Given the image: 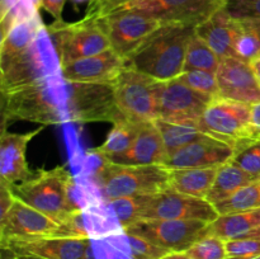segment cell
<instances>
[{
  "mask_svg": "<svg viewBox=\"0 0 260 259\" xmlns=\"http://www.w3.org/2000/svg\"><path fill=\"white\" fill-rule=\"evenodd\" d=\"M2 96V131L10 121L35 122L41 126L70 122V90L61 73Z\"/></svg>",
  "mask_w": 260,
  "mask_h": 259,
  "instance_id": "obj_1",
  "label": "cell"
},
{
  "mask_svg": "<svg viewBox=\"0 0 260 259\" xmlns=\"http://www.w3.org/2000/svg\"><path fill=\"white\" fill-rule=\"evenodd\" d=\"M194 33V25L165 23L127 58V68L157 81L179 78L184 71L188 45Z\"/></svg>",
  "mask_w": 260,
  "mask_h": 259,
  "instance_id": "obj_2",
  "label": "cell"
},
{
  "mask_svg": "<svg viewBox=\"0 0 260 259\" xmlns=\"http://www.w3.org/2000/svg\"><path fill=\"white\" fill-rule=\"evenodd\" d=\"M101 159L95 183L103 202L156 195L170 188V170L164 165H121Z\"/></svg>",
  "mask_w": 260,
  "mask_h": 259,
  "instance_id": "obj_3",
  "label": "cell"
},
{
  "mask_svg": "<svg viewBox=\"0 0 260 259\" xmlns=\"http://www.w3.org/2000/svg\"><path fill=\"white\" fill-rule=\"evenodd\" d=\"M73 180L71 174L63 167L40 169L28 180L13 185L12 192L18 200L61 223L79 210L71 198Z\"/></svg>",
  "mask_w": 260,
  "mask_h": 259,
  "instance_id": "obj_4",
  "label": "cell"
},
{
  "mask_svg": "<svg viewBox=\"0 0 260 259\" xmlns=\"http://www.w3.org/2000/svg\"><path fill=\"white\" fill-rule=\"evenodd\" d=\"M61 73L60 60L47 25L35 42L0 68V91L9 94Z\"/></svg>",
  "mask_w": 260,
  "mask_h": 259,
  "instance_id": "obj_5",
  "label": "cell"
},
{
  "mask_svg": "<svg viewBox=\"0 0 260 259\" xmlns=\"http://www.w3.org/2000/svg\"><path fill=\"white\" fill-rule=\"evenodd\" d=\"M47 29L57 51L61 68L111 48L108 36L96 18L85 15L74 23L55 20L47 25Z\"/></svg>",
  "mask_w": 260,
  "mask_h": 259,
  "instance_id": "obj_6",
  "label": "cell"
},
{
  "mask_svg": "<svg viewBox=\"0 0 260 259\" xmlns=\"http://www.w3.org/2000/svg\"><path fill=\"white\" fill-rule=\"evenodd\" d=\"M202 134L230 145L234 150L244 149L254 142L250 132V106L230 99H213L198 121Z\"/></svg>",
  "mask_w": 260,
  "mask_h": 259,
  "instance_id": "obj_7",
  "label": "cell"
},
{
  "mask_svg": "<svg viewBox=\"0 0 260 259\" xmlns=\"http://www.w3.org/2000/svg\"><path fill=\"white\" fill-rule=\"evenodd\" d=\"M157 83L154 78L126 68L113 83L117 108L127 121L154 122L157 112Z\"/></svg>",
  "mask_w": 260,
  "mask_h": 259,
  "instance_id": "obj_8",
  "label": "cell"
},
{
  "mask_svg": "<svg viewBox=\"0 0 260 259\" xmlns=\"http://www.w3.org/2000/svg\"><path fill=\"white\" fill-rule=\"evenodd\" d=\"M222 5L223 0H128L107 15L117 12H135L155 18L164 24L180 23L197 27Z\"/></svg>",
  "mask_w": 260,
  "mask_h": 259,
  "instance_id": "obj_9",
  "label": "cell"
},
{
  "mask_svg": "<svg viewBox=\"0 0 260 259\" xmlns=\"http://www.w3.org/2000/svg\"><path fill=\"white\" fill-rule=\"evenodd\" d=\"M208 226L210 222L200 220H142L123 231L142 236L170 253H184L208 233Z\"/></svg>",
  "mask_w": 260,
  "mask_h": 259,
  "instance_id": "obj_10",
  "label": "cell"
},
{
  "mask_svg": "<svg viewBox=\"0 0 260 259\" xmlns=\"http://www.w3.org/2000/svg\"><path fill=\"white\" fill-rule=\"evenodd\" d=\"M70 90V122H114L122 119L114 99L113 84L74 83Z\"/></svg>",
  "mask_w": 260,
  "mask_h": 259,
  "instance_id": "obj_11",
  "label": "cell"
},
{
  "mask_svg": "<svg viewBox=\"0 0 260 259\" xmlns=\"http://www.w3.org/2000/svg\"><path fill=\"white\" fill-rule=\"evenodd\" d=\"M98 20L108 36L112 50L126 61L155 30L164 24L155 18L135 12L112 13Z\"/></svg>",
  "mask_w": 260,
  "mask_h": 259,
  "instance_id": "obj_12",
  "label": "cell"
},
{
  "mask_svg": "<svg viewBox=\"0 0 260 259\" xmlns=\"http://www.w3.org/2000/svg\"><path fill=\"white\" fill-rule=\"evenodd\" d=\"M215 206L205 198L183 195L168 188L152 196L141 220H200L213 222L218 217Z\"/></svg>",
  "mask_w": 260,
  "mask_h": 259,
  "instance_id": "obj_13",
  "label": "cell"
},
{
  "mask_svg": "<svg viewBox=\"0 0 260 259\" xmlns=\"http://www.w3.org/2000/svg\"><path fill=\"white\" fill-rule=\"evenodd\" d=\"M212 101L179 78L157 83V112L161 119L198 122Z\"/></svg>",
  "mask_w": 260,
  "mask_h": 259,
  "instance_id": "obj_14",
  "label": "cell"
},
{
  "mask_svg": "<svg viewBox=\"0 0 260 259\" xmlns=\"http://www.w3.org/2000/svg\"><path fill=\"white\" fill-rule=\"evenodd\" d=\"M19 256H36L41 259H96L93 239L47 238L17 239L2 243Z\"/></svg>",
  "mask_w": 260,
  "mask_h": 259,
  "instance_id": "obj_15",
  "label": "cell"
},
{
  "mask_svg": "<svg viewBox=\"0 0 260 259\" xmlns=\"http://www.w3.org/2000/svg\"><path fill=\"white\" fill-rule=\"evenodd\" d=\"M60 223L15 197L9 212L0 220V243L17 239L56 236Z\"/></svg>",
  "mask_w": 260,
  "mask_h": 259,
  "instance_id": "obj_16",
  "label": "cell"
},
{
  "mask_svg": "<svg viewBox=\"0 0 260 259\" xmlns=\"http://www.w3.org/2000/svg\"><path fill=\"white\" fill-rule=\"evenodd\" d=\"M216 76L220 88V98L241 102L249 106L260 102V83L251 62L235 56L223 58Z\"/></svg>",
  "mask_w": 260,
  "mask_h": 259,
  "instance_id": "obj_17",
  "label": "cell"
},
{
  "mask_svg": "<svg viewBox=\"0 0 260 259\" xmlns=\"http://www.w3.org/2000/svg\"><path fill=\"white\" fill-rule=\"evenodd\" d=\"M234 155L235 150L230 145L205 135L196 141L169 152L164 167L168 169L220 167L230 161Z\"/></svg>",
  "mask_w": 260,
  "mask_h": 259,
  "instance_id": "obj_18",
  "label": "cell"
},
{
  "mask_svg": "<svg viewBox=\"0 0 260 259\" xmlns=\"http://www.w3.org/2000/svg\"><path fill=\"white\" fill-rule=\"evenodd\" d=\"M41 126L25 134L2 131L0 136V184L12 188L18 182L23 183L33 175L25 157L28 144L41 134Z\"/></svg>",
  "mask_w": 260,
  "mask_h": 259,
  "instance_id": "obj_19",
  "label": "cell"
},
{
  "mask_svg": "<svg viewBox=\"0 0 260 259\" xmlns=\"http://www.w3.org/2000/svg\"><path fill=\"white\" fill-rule=\"evenodd\" d=\"M127 68L126 60L112 48L98 55L79 58L61 68L63 79L74 83L113 84Z\"/></svg>",
  "mask_w": 260,
  "mask_h": 259,
  "instance_id": "obj_20",
  "label": "cell"
},
{
  "mask_svg": "<svg viewBox=\"0 0 260 259\" xmlns=\"http://www.w3.org/2000/svg\"><path fill=\"white\" fill-rule=\"evenodd\" d=\"M168 155L169 152L164 140L154 122H145L140 123L131 149L112 163L121 165H164Z\"/></svg>",
  "mask_w": 260,
  "mask_h": 259,
  "instance_id": "obj_21",
  "label": "cell"
},
{
  "mask_svg": "<svg viewBox=\"0 0 260 259\" xmlns=\"http://www.w3.org/2000/svg\"><path fill=\"white\" fill-rule=\"evenodd\" d=\"M239 20L234 19L221 7L208 19L196 27V33L223 60L235 56L234 45L239 35Z\"/></svg>",
  "mask_w": 260,
  "mask_h": 259,
  "instance_id": "obj_22",
  "label": "cell"
},
{
  "mask_svg": "<svg viewBox=\"0 0 260 259\" xmlns=\"http://www.w3.org/2000/svg\"><path fill=\"white\" fill-rule=\"evenodd\" d=\"M43 27L45 24L38 12L32 17L17 20L3 30L0 42V68L27 50L35 42Z\"/></svg>",
  "mask_w": 260,
  "mask_h": 259,
  "instance_id": "obj_23",
  "label": "cell"
},
{
  "mask_svg": "<svg viewBox=\"0 0 260 259\" xmlns=\"http://www.w3.org/2000/svg\"><path fill=\"white\" fill-rule=\"evenodd\" d=\"M218 167L190 168V169H169L170 188L183 195L197 198H207Z\"/></svg>",
  "mask_w": 260,
  "mask_h": 259,
  "instance_id": "obj_24",
  "label": "cell"
},
{
  "mask_svg": "<svg viewBox=\"0 0 260 259\" xmlns=\"http://www.w3.org/2000/svg\"><path fill=\"white\" fill-rule=\"evenodd\" d=\"M260 226V208L245 212L220 215L208 226V233L222 240H234L248 236Z\"/></svg>",
  "mask_w": 260,
  "mask_h": 259,
  "instance_id": "obj_25",
  "label": "cell"
},
{
  "mask_svg": "<svg viewBox=\"0 0 260 259\" xmlns=\"http://www.w3.org/2000/svg\"><path fill=\"white\" fill-rule=\"evenodd\" d=\"M254 180L258 179L251 177L245 170H243L230 160V161L218 167L215 182H213L212 188H211L206 200L211 205L215 206L222 201L228 200L236 190L240 189L244 185L249 184V183L254 182Z\"/></svg>",
  "mask_w": 260,
  "mask_h": 259,
  "instance_id": "obj_26",
  "label": "cell"
},
{
  "mask_svg": "<svg viewBox=\"0 0 260 259\" xmlns=\"http://www.w3.org/2000/svg\"><path fill=\"white\" fill-rule=\"evenodd\" d=\"M139 126L140 123H135L124 118L114 122L106 141L91 152L103 159L113 161L114 159L124 155L131 149L136 139Z\"/></svg>",
  "mask_w": 260,
  "mask_h": 259,
  "instance_id": "obj_27",
  "label": "cell"
},
{
  "mask_svg": "<svg viewBox=\"0 0 260 259\" xmlns=\"http://www.w3.org/2000/svg\"><path fill=\"white\" fill-rule=\"evenodd\" d=\"M154 123L164 140L168 152L174 151L205 136L198 126V122L194 121H167L157 118Z\"/></svg>",
  "mask_w": 260,
  "mask_h": 259,
  "instance_id": "obj_28",
  "label": "cell"
},
{
  "mask_svg": "<svg viewBox=\"0 0 260 259\" xmlns=\"http://www.w3.org/2000/svg\"><path fill=\"white\" fill-rule=\"evenodd\" d=\"M215 208L218 215H230L260 208V179L241 187L228 200L215 205Z\"/></svg>",
  "mask_w": 260,
  "mask_h": 259,
  "instance_id": "obj_29",
  "label": "cell"
},
{
  "mask_svg": "<svg viewBox=\"0 0 260 259\" xmlns=\"http://www.w3.org/2000/svg\"><path fill=\"white\" fill-rule=\"evenodd\" d=\"M220 63L221 58L216 55L215 51L200 36H197V33H194L188 45L184 61V71L202 70L216 74Z\"/></svg>",
  "mask_w": 260,
  "mask_h": 259,
  "instance_id": "obj_30",
  "label": "cell"
},
{
  "mask_svg": "<svg viewBox=\"0 0 260 259\" xmlns=\"http://www.w3.org/2000/svg\"><path fill=\"white\" fill-rule=\"evenodd\" d=\"M239 35L234 45L235 56L251 62L259 57L260 53V19L239 20Z\"/></svg>",
  "mask_w": 260,
  "mask_h": 259,
  "instance_id": "obj_31",
  "label": "cell"
},
{
  "mask_svg": "<svg viewBox=\"0 0 260 259\" xmlns=\"http://www.w3.org/2000/svg\"><path fill=\"white\" fill-rule=\"evenodd\" d=\"M152 196L154 195L118 198V200L109 201L106 203L111 208L112 212L116 215V220L122 228V230H124L126 228L141 220L142 213L146 210Z\"/></svg>",
  "mask_w": 260,
  "mask_h": 259,
  "instance_id": "obj_32",
  "label": "cell"
},
{
  "mask_svg": "<svg viewBox=\"0 0 260 259\" xmlns=\"http://www.w3.org/2000/svg\"><path fill=\"white\" fill-rule=\"evenodd\" d=\"M184 253L193 259H226L229 256L226 241L212 234H206Z\"/></svg>",
  "mask_w": 260,
  "mask_h": 259,
  "instance_id": "obj_33",
  "label": "cell"
},
{
  "mask_svg": "<svg viewBox=\"0 0 260 259\" xmlns=\"http://www.w3.org/2000/svg\"><path fill=\"white\" fill-rule=\"evenodd\" d=\"M179 79L198 93L205 94L212 99L220 98V88H218L217 76L215 73L202 70H188L183 71Z\"/></svg>",
  "mask_w": 260,
  "mask_h": 259,
  "instance_id": "obj_34",
  "label": "cell"
},
{
  "mask_svg": "<svg viewBox=\"0 0 260 259\" xmlns=\"http://www.w3.org/2000/svg\"><path fill=\"white\" fill-rule=\"evenodd\" d=\"M231 161L245 170L255 179H260V140L251 142L235 152Z\"/></svg>",
  "mask_w": 260,
  "mask_h": 259,
  "instance_id": "obj_35",
  "label": "cell"
},
{
  "mask_svg": "<svg viewBox=\"0 0 260 259\" xmlns=\"http://www.w3.org/2000/svg\"><path fill=\"white\" fill-rule=\"evenodd\" d=\"M124 235H126L127 243H128L132 259H160L170 253L167 249L155 245L154 243L142 236L127 233H124Z\"/></svg>",
  "mask_w": 260,
  "mask_h": 259,
  "instance_id": "obj_36",
  "label": "cell"
},
{
  "mask_svg": "<svg viewBox=\"0 0 260 259\" xmlns=\"http://www.w3.org/2000/svg\"><path fill=\"white\" fill-rule=\"evenodd\" d=\"M222 7L234 19H260V0H223Z\"/></svg>",
  "mask_w": 260,
  "mask_h": 259,
  "instance_id": "obj_37",
  "label": "cell"
},
{
  "mask_svg": "<svg viewBox=\"0 0 260 259\" xmlns=\"http://www.w3.org/2000/svg\"><path fill=\"white\" fill-rule=\"evenodd\" d=\"M226 259H248L260 255V240L253 238H241L226 241Z\"/></svg>",
  "mask_w": 260,
  "mask_h": 259,
  "instance_id": "obj_38",
  "label": "cell"
},
{
  "mask_svg": "<svg viewBox=\"0 0 260 259\" xmlns=\"http://www.w3.org/2000/svg\"><path fill=\"white\" fill-rule=\"evenodd\" d=\"M93 249L96 259H132L129 254L124 253L112 243H103L98 248L93 244Z\"/></svg>",
  "mask_w": 260,
  "mask_h": 259,
  "instance_id": "obj_39",
  "label": "cell"
},
{
  "mask_svg": "<svg viewBox=\"0 0 260 259\" xmlns=\"http://www.w3.org/2000/svg\"><path fill=\"white\" fill-rule=\"evenodd\" d=\"M15 201V196L13 195L12 188L8 185L0 184V220L7 216Z\"/></svg>",
  "mask_w": 260,
  "mask_h": 259,
  "instance_id": "obj_40",
  "label": "cell"
},
{
  "mask_svg": "<svg viewBox=\"0 0 260 259\" xmlns=\"http://www.w3.org/2000/svg\"><path fill=\"white\" fill-rule=\"evenodd\" d=\"M66 0H40V7L50 13L56 22H61L62 19L63 7H65Z\"/></svg>",
  "mask_w": 260,
  "mask_h": 259,
  "instance_id": "obj_41",
  "label": "cell"
},
{
  "mask_svg": "<svg viewBox=\"0 0 260 259\" xmlns=\"http://www.w3.org/2000/svg\"><path fill=\"white\" fill-rule=\"evenodd\" d=\"M250 132L254 141L260 140V102L250 106Z\"/></svg>",
  "mask_w": 260,
  "mask_h": 259,
  "instance_id": "obj_42",
  "label": "cell"
},
{
  "mask_svg": "<svg viewBox=\"0 0 260 259\" xmlns=\"http://www.w3.org/2000/svg\"><path fill=\"white\" fill-rule=\"evenodd\" d=\"M160 259H193V258H190L187 253H174V251H172V253L167 254V255H164Z\"/></svg>",
  "mask_w": 260,
  "mask_h": 259,
  "instance_id": "obj_43",
  "label": "cell"
},
{
  "mask_svg": "<svg viewBox=\"0 0 260 259\" xmlns=\"http://www.w3.org/2000/svg\"><path fill=\"white\" fill-rule=\"evenodd\" d=\"M251 66H253V70L255 73L256 79H258V81L260 83V57H256L255 60L251 61Z\"/></svg>",
  "mask_w": 260,
  "mask_h": 259,
  "instance_id": "obj_44",
  "label": "cell"
},
{
  "mask_svg": "<svg viewBox=\"0 0 260 259\" xmlns=\"http://www.w3.org/2000/svg\"><path fill=\"white\" fill-rule=\"evenodd\" d=\"M245 238H253V239H259L260 240V226L258 229H256V230H254L253 233L251 234H249L248 236H245Z\"/></svg>",
  "mask_w": 260,
  "mask_h": 259,
  "instance_id": "obj_45",
  "label": "cell"
},
{
  "mask_svg": "<svg viewBox=\"0 0 260 259\" xmlns=\"http://www.w3.org/2000/svg\"><path fill=\"white\" fill-rule=\"evenodd\" d=\"M94 0H71V3H73L74 5H80V4H83V3H89V4H90V3H93Z\"/></svg>",
  "mask_w": 260,
  "mask_h": 259,
  "instance_id": "obj_46",
  "label": "cell"
},
{
  "mask_svg": "<svg viewBox=\"0 0 260 259\" xmlns=\"http://www.w3.org/2000/svg\"><path fill=\"white\" fill-rule=\"evenodd\" d=\"M13 259H27V258H25V256H19V255H18V256H15V258H13Z\"/></svg>",
  "mask_w": 260,
  "mask_h": 259,
  "instance_id": "obj_47",
  "label": "cell"
},
{
  "mask_svg": "<svg viewBox=\"0 0 260 259\" xmlns=\"http://www.w3.org/2000/svg\"><path fill=\"white\" fill-rule=\"evenodd\" d=\"M27 259H41V258H36V256H25Z\"/></svg>",
  "mask_w": 260,
  "mask_h": 259,
  "instance_id": "obj_48",
  "label": "cell"
},
{
  "mask_svg": "<svg viewBox=\"0 0 260 259\" xmlns=\"http://www.w3.org/2000/svg\"><path fill=\"white\" fill-rule=\"evenodd\" d=\"M248 259H260V255H256V256H253V258H248Z\"/></svg>",
  "mask_w": 260,
  "mask_h": 259,
  "instance_id": "obj_49",
  "label": "cell"
},
{
  "mask_svg": "<svg viewBox=\"0 0 260 259\" xmlns=\"http://www.w3.org/2000/svg\"><path fill=\"white\" fill-rule=\"evenodd\" d=\"M259 57H260V53H259Z\"/></svg>",
  "mask_w": 260,
  "mask_h": 259,
  "instance_id": "obj_50",
  "label": "cell"
}]
</instances>
